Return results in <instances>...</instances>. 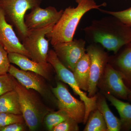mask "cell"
<instances>
[{"mask_svg":"<svg viewBox=\"0 0 131 131\" xmlns=\"http://www.w3.org/2000/svg\"><path fill=\"white\" fill-rule=\"evenodd\" d=\"M13 78L14 89L18 95L21 115L31 131L37 129L47 114L52 111L43 103L35 90L28 89Z\"/></svg>","mask_w":131,"mask_h":131,"instance_id":"cell-3","label":"cell"},{"mask_svg":"<svg viewBox=\"0 0 131 131\" xmlns=\"http://www.w3.org/2000/svg\"><path fill=\"white\" fill-rule=\"evenodd\" d=\"M84 31L87 41L100 44L115 54L131 42V27L112 15L93 20Z\"/></svg>","mask_w":131,"mask_h":131,"instance_id":"cell-1","label":"cell"},{"mask_svg":"<svg viewBox=\"0 0 131 131\" xmlns=\"http://www.w3.org/2000/svg\"><path fill=\"white\" fill-rule=\"evenodd\" d=\"M127 100L131 102V90L130 91V93L128 95V99Z\"/></svg>","mask_w":131,"mask_h":131,"instance_id":"cell-28","label":"cell"},{"mask_svg":"<svg viewBox=\"0 0 131 131\" xmlns=\"http://www.w3.org/2000/svg\"><path fill=\"white\" fill-rule=\"evenodd\" d=\"M13 27L7 21L4 12L0 8V43L8 53H19L31 59L30 55L16 35Z\"/></svg>","mask_w":131,"mask_h":131,"instance_id":"cell-13","label":"cell"},{"mask_svg":"<svg viewBox=\"0 0 131 131\" xmlns=\"http://www.w3.org/2000/svg\"><path fill=\"white\" fill-rule=\"evenodd\" d=\"M55 24L44 28L28 30L25 37L21 40V43L31 56L33 61L47 63L49 51V40L46 37L51 31Z\"/></svg>","mask_w":131,"mask_h":131,"instance_id":"cell-6","label":"cell"},{"mask_svg":"<svg viewBox=\"0 0 131 131\" xmlns=\"http://www.w3.org/2000/svg\"><path fill=\"white\" fill-rule=\"evenodd\" d=\"M64 10L58 11L54 7L48 6L45 8L40 6L31 9L26 14L25 22L28 30L39 29L56 24L61 18Z\"/></svg>","mask_w":131,"mask_h":131,"instance_id":"cell-12","label":"cell"},{"mask_svg":"<svg viewBox=\"0 0 131 131\" xmlns=\"http://www.w3.org/2000/svg\"><path fill=\"white\" fill-rule=\"evenodd\" d=\"M99 10L102 13L114 16L122 23L131 27V7L120 12H112L101 9Z\"/></svg>","mask_w":131,"mask_h":131,"instance_id":"cell-23","label":"cell"},{"mask_svg":"<svg viewBox=\"0 0 131 131\" xmlns=\"http://www.w3.org/2000/svg\"><path fill=\"white\" fill-rule=\"evenodd\" d=\"M97 87L102 93L110 94L120 100H127L131 90L125 84L121 73L108 63Z\"/></svg>","mask_w":131,"mask_h":131,"instance_id":"cell-9","label":"cell"},{"mask_svg":"<svg viewBox=\"0 0 131 131\" xmlns=\"http://www.w3.org/2000/svg\"><path fill=\"white\" fill-rule=\"evenodd\" d=\"M75 2L77 6L66 8L51 31L46 35L52 46L60 42L73 40L78 26L84 14L91 9H100L101 7L106 5V3L97 5L94 0H75Z\"/></svg>","mask_w":131,"mask_h":131,"instance_id":"cell-2","label":"cell"},{"mask_svg":"<svg viewBox=\"0 0 131 131\" xmlns=\"http://www.w3.org/2000/svg\"><path fill=\"white\" fill-rule=\"evenodd\" d=\"M86 52L90 59V74L88 96L93 97L96 94L98 83L102 77L110 57L104 49L96 43H92L87 48Z\"/></svg>","mask_w":131,"mask_h":131,"instance_id":"cell-8","label":"cell"},{"mask_svg":"<svg viewBox=\"0 0 131 131\" xmlns=\"http://www.w3.org/2000/svg\"><path fill=\"white\" fill-rule=\"evenodd\" d=\"M8 73L26 88L33 90L46 98H53L54 94L43 77L32 71L19 69L10 65Z\"/></svg>","mask_w":131,"mask_h":131,"instance_id":"cell-11","label":"cell"},{"mask_svg":"<svg viewBox=\"0 0 131 131\" xmlns=\"http://www.w3.org/2000/svg\"><path fill=\"white\" fill-rule=\"evenodd\" d=\"M90 62L86 52L78 62L73 72L78 84L83 91H88L89 88Z\"/></svg>","mask_w":131,"mask_h":131,"instance_id":"cell-16","label":"cell"},{"mask_svg":"<svg viewBox=\"0 0 131 131\" xmlns=\"http://www.w3.org/2000/svg\"><path fill=\"white\" fill-rule=\"evenodd\" d=\"M51 89L56 98L59 110L63 111L78 124L83 123L86 113L83 102L73 96L66 85L61 82H57L56 86Z\"/></svg>","mask_w":131,"mask_h":131,"instance_id":"cell-7","label":"cell"},{"mask_svg":"<svg viewBox=\"0 0 131 131\" xmlns=\"http://www.w3.org/2000/svg\"><path fill=\"white\" fill-rule=\"evenodd\" d=\"M14 90L13 78L9 74L0 75V96Z\"/></svg>","mask_w":131,"mask_h":131,"instance_id":"cell-25","label":"cell"},{"mask_svg":"<svg viewBox=\"0 0 131 131\" xmlns=\"http://www.w3.org/2000/svg\"><path fill=\"white\" fill-rule=\"evenodd\" d=\"M107 98L112 105L117 109L120 116L121 124V130L130 131L131 130V105L124 102L112 95L102 93Z\"/></svg>","mask_w":131,"mask_h":131,"instance_id":"cell-18","label":"cell"},{"mask_svg":"<svg viewBox=\"0 0 131 131\" xmlns=\"http://www.w3.org/2000/svg\"><path fill=\"white\" fill-rule=\"evenodd\" d=\"M83 131H107L103 115L97 108L90 114Z\"/></svg>","mask_w":131,"mask_h":131,"instance_id":"cell-20","label":"cell"},{"mask_svg":"<svg viewBox=\"0 0 131 131\" xmlns=\"http://www.w3.org/2000/svg\"><path fill=\"white\" fill-rule=\"evenodd\" d=\"M47 61L56 71L58 79L69 85L75 93L80 96L81 100L84 102L86 107V113L83 124H86L90 113L96 108L97 95L96 94L91 98L89 97L86 93L80 88L73 72L62 63L54 52L49 53Z\"/></svg>","mask_w":131,"mask_h":131,"instance_id":"cell-5","label":"cell"},{"mask_svg":"<svg viewBox=\"0 0 131 131\" xmlns=\"http://www.w3.org/2000/svg\"><path fill=\"white\" fill-rule=\"evenodd\" d=\"M0 112L21 114L18 95L14 89L0 96Z\"/></svg>","mask_w":131,"mask_h":131,"instance_id":"cell-19","label":"cell"},{"mask_svg":"<svg viewBox=\"0 0 131 131\" xmlns=\"http://www.w3.org/2000/svg\"><path fill=\"white\" fill-rule=\"evenodd\" d=\"M26 127L24 123H13L0 128V131H24Z\"/></svg>","mask_w":131,"mask_h":131,"instance_id":"cell-27","label":"cell"},{"mask_svg":"<svg viewBox=\"0 0 131 131\" xmlns=\"http://www.w3.org/2000/svg\"><path fill=\"white\" fill-rule=\"evenodd\" d=\"M78 123L69 117L67 119L54 127L52 131H78L80 130Z\"/></svg>","mask_w":131,"mask_h":131,"instance_id":"cell-24","label":"cell"},{"mask_svg":"<svg viewBox=\"0 0 131 131\" xmlns=\"http://www.w3.org/2000/svg\"><path fill=\"white\" fill-rule=\"evenodd\" d=\"M96 94V108L103 115L107 126V131L121 130L120 120L110 110L107 103L105 96L101 93H98Z\"/></svg>","mask_w":131,"mask_h":131,"instance_id":"cell-17","label":"cell"},{"mask_svg":"<svg viewBox=\"0 0 131 131\" xmlns=\"http://www.w3.org/2000/svg\"><path fill=\"white\" fill-rule=\"evenodd\" d=\"M10 65L8 53L0 43V75L7 74Z\"/></svg>","mask_w":131,"mask_h":131,"instance_id":"cell-26","label":"cell"},{"mask_svg":"<svg viewBox=\"0 0 131 131\" xmlns=\"http://www.w3.org/2000/svg\"><path fill=\"white\" fill-rule=\"evenodd\" d=\"M25 122L21 114L0 112V128L15 123Z\"/></svg>","mask_w":131,"mask_h":131,"instance_id":"cell-22","label":"cell"},{"mask_svg":"<svg viewBox=\"0 0 131 131\" xmlns=\"http://www.w3.org/2000/svg\"><path fill=\"white\" fill-rule=\"evenodd\" d=\"M85 45L86 42L80 39L60 42L52 46L59 61L73 72L78 62L86 53Z\"/></svg>","mask_w":131,"mask_h":131,"instance_id":"cell-10","label":"cell"},{"mask_svg":"<svg viewBox=\"0 0 131 131\" xmlns=\"http://www.w3.org/2000/svg\"><path fill=\"white\" fill-rule=\"evenodd\" d=\"M42 0H0V8L7 21L14 27L20 40L26 35L28 30L25 22L27 11L40 6Z\"/></svg>","mask_w":131,"mask_h":131,"instance_id":"cell-4","label":"cell"},{"mask_svg":"<svg viewBox=\"0 0 131 131\" xmlns=\"http://www.w3.org/2000/svg\"><path fill=\"white\" fill-rule=\"evenodd\" d=\"M123 47L112 59L110 64L121 73L125 84L131 90V42Z\"/></svg>","mask_w":131,"mask_h":131,"instance_id":"cell-15","label":"cell"},{"mask_svg":"<svg viewBox=\"0 0 131 131\" xmlns=\"http://www.w3.org/2000/svg\"><path fill=\"white\" fill-rule=\"evenodd\" d=\"M69 117L63 111L59 110H53L49 112L45 117V124L49 130L52 131L53 128Z\"/></svg>","mask_w":131,"mask_h":131,"instance_id":"cell-21","label":"cell"},{"mask_svg":"<svg viewBox=\"0 0 131 131\" xmlns=\"http://www.w3.org/2000/svg\"><path fill=\"white\" fill-rule=\"evenodd\" d=\"M10 63L18 66L21 69L32 71L43 77L46 80H50L52 68L49 63H42L33 61L28 57L17 53H8Z\"/></svg>","mask_w":131,"mask_h":131,"instance_id":"cell-14","label":"cell"}]
</instances>
